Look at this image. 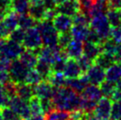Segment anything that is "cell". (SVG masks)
<instances>
[{
	"label": "cell",
	"mask_w": 121,
	"mask_h": 120,
	"mask_svg": "<svg viewBox=\"0 0 121 120\" xmlns=\"http://www.w3.org/2000/svg\"><path fill=\"white\" fill-rule=\"evenodd\" d=\"M12 11V0H0V14L5 15Z\"/></svg>",
	"instance_id": "cell-41"
},
{
	"label": "cell",
	"mask_w": 121,
	"mask_h": 120,
	"mask_svg": "<svg viewBox=\"0 0 121 120\" xmlns=\"http://www.w3.org/2000/svg\"><path fill=\"white\" fill-rule=\"evenodd\" d=\"M11 97L3 88V86L0 87V108L4 106H8Z\"/></svg>",
	"instance_id": "cell-43"
},
{
	"label": "cell",
	"mask_w": 121,
	"mask_h": 120,
	"mask_svg": "<svg viewBox=\"0 0 121 120\" xmlns=\"http://www.w3.org/2000/svg\"><path fill=\"white\" fill-rule=\"evenodd\" d=\"M47 8L45 7L43 2H38V3L31 4L30 9L28 14L30 15L35 21L39 22L45 19V14L47 12Z\"/></svg>",
	"instance_id": "cell-20"
},
{
	"label": "cell",
	"mask_w": 121,
	"mask_h": 120,
	"mask_svg": "<svg viewBox=\"0 0 121 120\" xmlns=\"http://www.w3.org/2000/svg\"><path fill=\"white\" fill-rule=\"evenodd\" d=\"M69 120H73V119H69Z\"/></svg>",
	"instance_id": "cell-56"
},
{
	"label": "cell",
	"mask_w": 121,
	"mask_h": 120,
	"mask_svg": "<svg viewBox=\"0 0 121 120\" xmlns=\"http://www.w3.org/2000/svg\"><path fill=\"white\" fill-rule=\"evenodd\" d=\"M106 80L113 83H117L121 80V64L116 62L106 69L105 72Z\"/></svg>",
	"instance_id": "cell-22"
},
{
	"label": "cell",
	"mask_w": 121,
	"mask_h": 120,
	"mask_svg": "<svg viewBox=\"0 0 121 120\" xmlns=\"http://www.w3.org/2000/svg\"><path fill=\"white\" fill-rule=\"evenodd\" d=\"M8 106L10 107L12 110H13L17 114H19L23 119H27L30 117H32L28 102L21 99L18 95L11 97Z\"/></svg>",
	"instance_id": "cell-7"
},
{
	"label": "cell",
	"mask_w": 121,
	"mask_h": 120,
	"mask_svg": "<svg viewBox=\"0 0 121 120\" xmlns=\"http://www.w3.org/2000/svg\"><path fill=\"white\" fill-rule=\"evenodd\" d=\"M77 60H78V63H79V64H80V66H81V70H82L83 73H86V72L92 66V64H94V61L91 60L90 58H88L87 56H85L84 54Z\"/></svg>",
	"instance_id": "cell-37"
},
{
	"label": "cell",
	"mask_w": 121,
	"mask_h": 120,
	"mask_svg": "<svg viewBox=\"0 0 121 120\" xmlns=\"http://www.w3.org/2000/svg\"><path fill=\"white\" fill-rule=\"evenodd\" d=\"M51 100L55 109L73 111L80 109L81 96L69 87H56Z\"/></svg>",
	"instance_id": "cell-1"
},
{
	"label": "cell",
	"mask_w": 121,
	"mask_h": 120,
	"mask_svg": "<svg viewBox=\"0 0 121 120\" xmlns=\"http://www.w3.org/2000/svg\"><path fill=\"white\" fill-rule=\"evenodd\" d=\"M45 120H69L71 118L70 111L58 109H52L44 115Z\"/></svg>",
	"instance_id": "cell-26"
},
{
	"label": "cell",
	"mask_w": 121,
	"mask_h": 120,
	"mask_svg": "<svg viewBox=\"0 0 121 120\" xmlns=\"http://www.w3.org/2000/svg\"><path fill=\"white\" fill-rule=\"evenodd\" d=\"M29 69L20 59H14L11 62L10 68L8 70L10 80L14 83H25Z\"/></svg>",
	"instance_id": "cell-4"
},
{
	"label": "cell",
	"mask_w": 121,
	"mask_h": 120,
	"mask_svg": "<svg viewBox=\"0 0 121 120\" xmlns=\"http://www.w3.org/2000/svg\"><path fill=\"white\" fill-rule=\"evenodd\" d=\"M56 10L58 13H63L70 17H73L80 12V5L78 0H66L57 4Z\"/></svg>",
	"instance_id": "cell-12"
},
{
	"label": "cell",
	"mask_w": 121,
	"mask_h": 120,
	"mask_svg": "<svg viewBox=\"0 0 121 120\" xmlns=\"http://www.w3.org/2000/svg\"><path fill=\"white\" fill-rule=\"evenodd\" d=\"M30 5V0H12V10L19 15L28 14Z\"/></svg>",
	"instance_id": "cell-23"
},
{
	"label": "cell",
	"mask_w": 121,
	"mask_h": 120,
	"mask_svg": "<svg viewBox=\"0 0 121 120\" xmlns=\"http://www.w3.org/2000/svg\"><path fill=\"white\" fill-rule=\"evenodd\" d=\"M108 20L111 23V27H118L121 26V13L120 10L110 9L107 11Z\"/></svg>",
	"instance_id": "cell-31"
},
{
	"label": "cell",
	"mask_w": 121,
	"mask_h": 120,
	"mask_svg": "<svg viewBox=\"0 0 121 120\" xmlns=\"http://www.w3.org/2000/svg\"><path fill=\"white\" fill-rule=\"evenodd\" d=\"M0 120H3V117H2V113H1V108H0Z\"/></svg>",
	"instance_id": "cell-52"
},
{
	"label": "cell",
	"mask_w": 121,
	"mask_h": 120,
	"mask_svg": "<svg viewBox=\"0 0 121 120\" xmlns=\"http://www.w3.org/2000/svg\"><path fill=\"white\" fill-rule=\"evenodd\" d=\"M10 80V75L8 71H1L0 70V84L4 85V83H6L7 81H9Z\"/></svg>",
	"instance_id": "cell-46"
},
{
	"label": "cell",
	"mask_w": 121,
	"mask_h": 120,
	"mask_svg": "<svg viewBox=\"0 0 121 120\" xmlns=\"http://www.w3.org/2000/svg\"><path fill=\"white\" fill-rule=\"evenodd\" d=\"M19 59L28 68V69H33L35 67L37 62H38V55H37L34 50H24L22 54L20 56Z\"/></svg>",
	"instance_id": "cell-21"
},
{
	"label": "cell",
	"mask_w": 121,
	"mask_h": 120,
	"mask_svg": "<svg viewBox=\"0 0 121 120\" xmlns=\"http://www.w3.org/2000/svg\"><path fill=\"white\" fill-rule=\"evenodd\" d=\"M43 80V79L39 74V73L35 68H33V69H29V71H28V73H27L26 80H25V83L31 85V86H35V85L40 83Z\"/></svg>",
	"instance_id": "cell-32"
},
{
	"label": "cell",
	"mask_w": 121,
	"mask_h": 120,
	"mask_svg": "<svg viewBox=\"0 0 121 120\" xmlns=\"http://www.w3.org/2000/svg\"><path fill=\"white\" fill-rule=\"evenodd\" d=\"M37 28L40 31L43 46L54 47L58 45L59 32L56 29L51 20H43L39 21L37 24Z\"/></svg>",
	"instance_id": "cell-3"
},
{
	"label": "cell",
	"mask_w": 121,
	"mask_h": 120,
	"mask_svg": "<svg viewBox=\"0 0 121 120\" xmlns=\"http://www.w3.org/2000/svg\"><path fill=\"white\" fill-rule=\"evenodd\" d=\"M101 1H104V2H107L108 0H101Z\"/></svg>",
	"instance_id": "cell-53"
},
{
	"label": "cell",
	"mask_w": 121,
	"mask_h": 120,
	"mask_svg": "<svg viewBox=\"0 0 121 120\" xmlns=\"http://www.w3.org/2000/svg\"><path fill=\"white\" fill-rule=\"evenodd\" d=\"M103 52V43L86 41L83 47V54L88 58L95 61V59Z\"/></svg>",
	"instance_id": "cell-15"
},
{
	"label": "cell",
	"mask_w": 121,
	"mask_h": 120,
	"mask_svg": "<svg viewBox=\"0 0 121 120\" xmlns=\"http://www.w3.org/2000/svg\"><path fill=\"white\" fill-rule=\"evenodd\" d=\"M118 120H121V118H119V119H118Z\"/></svg>",
	"instance_id": "cell-55"
},
{
	"label": "cell",
	"mask_w": 121,
	"mask_h": 120,
	"mask_svg": "<svg viewBox=\"0 0 121 120\" xmlns=\"http://www.w3.org/2000/svg\"><path fill=\"white\" fill-rule=\"evenodd\" d=\"M2 86H3V88L5 90V92L8 94V95L10 97L17 95L16 94V92H17V84L14 83L13 81L9 80V81H7L6 83H4Z\"/></svg>",
	"instance_id": "cell-40"
},
{
	"label": "cell",
	"mask_w": 121,
	"mask_h": 120,
	"mask_svg": "<svg viewBox=\"0 0 121 120\" xmlns=\"http://www.w3.org/2000/svg\"><path fill=\"white\" fill-rule=\"evenodd\" d=\"M107 4L109 9H116V10L121 9V0H108Z\"/></svg>",
	"instance_id": "cell-45"
},
{
	"label": "cell",
	"mask_w": 121,
	"mask_h": 120,
	"mask_svg": "<svg viewBox=\"0 0 121 120\" xmlns=\"http://www.w3.org/2000/svg\"><path fill=\"white\" fill-rule=\"evenodd\" d=\"M111 98L113 102H121V80L116 83L114 92Z\"/></svg>",
	"instance_id": "cell-44"
},
{
	"label": "cell",
	"mask_w": 121,
	"mask_h": 120,
	"mask_svg": "<svg viewBox=\"0 0 121 120\" xmlns=\"http://www.w3.org/2000/svg\"><path fill=\"white\" fill-rule=\"evenodd\" d=\"M112 103L111 97L104 96L98 101L94 110V116L97 120H111Z\"/></svg>",
	"instance_id": "cell-6"
},
{
	"label": "cell",
	"mask_w": 121,
	"mask_h": 120,
	"mask_svg": "<svg viewBox=\"0 0 121 120\" xmlns=\"http://www.w3.org/2000/svg\"><path fill=\"white\" fill-rule=\"evenodd\" d=\"M2 87V85H1V84H0V87Z\"/></svg>",
	"instance_id": "cell-54"
},
{
	"label": "cell",
	"mask_w": 121,
	"mask_h": 120,
	"mask_svg": "<svg viewBox=\"0 0 121 120\" xmlns=\"http://www.w3.org/2000/svg\"><path fill=\"white\" fill-rule=\"evenodd\" d=\"M85 120H97V118L95 117V116H93V115H91L90 114V115H89Z\"/></svg>",
	"instance_id": "cell-49"
},
{
	"label": "cell",
	"mask_w": 121,
	"mask_h": 120,
	"mask_svg": "<svg viewBox=\"0 0 121 120\" xmlns=\"http://www.w3.org/2000/svg\"><path fill=\"white\" fill-rule=\"evenodd\" d=\"M97 1L98 0H78L80 11L88 15V13L92 10V8L95 6Z\"/></svg>",
	"instance_id": "cell-35"
},
{
	"label": "cell",
	"mask_w": 121,
	"mask_h": 120,
	"mask_svg": "<svg viewBox=\"0 0 121 120\" xmlns=\"http://www.w3.org/2000/svg\"><path fill=\"white\" fill-rule=\"evenodd\" d=\"M24 46L20 43H18L13 40H8L6 42L4 50V55L6 56L9 59L14 60L20 57V56L24 51Z\"/></svg>",
	"instance_id": "cell-13"
},
{
	"label": "cell",
	"mask_w": 121,
	"mask_h": 120,
	"mask_svg": "<svg viewBox=\"0 0 121 120\" xmlns=\"http://www.w3.org/2000/svg\"><path fill=\"white\" fill-rule=\"evenodd\" d=\"M1 113L3 120H23L19 114H17L9 106L1 107Z\"/></svg>",
	"instance_id": "cell-33"
},
{
	"label": "cell",
	"mask_w": 121,
	"mask_h": 120,
	"mask_svg": "<svg viewBox=\"0 0 121 120\" xmlns=\"http://www.w3.org/2000/svg\"><path fill=\"white\" fill-rule=\"evenodd\" d=\"M83 42H81L79 40H75L73 38L69 44L65 47V51L68 57L74 58V59H79L80 57L83 55Z\"/></svg>",
	"instance_id": "cell-16"
},
{
	"label": "cell",
	"mask_w": 121,
	"mask_h": 120,
	"mask_svg": "<svg viewBox=\"0 0 121 120\" xmlns=\"http://www.w3.org/2000/svg\"><path fill=\"white\" fill-rule=\"evenodd\" d=\"M117 61L115 60V58L112 56H111L110 54L105 53V52H102L99 56H98L95 59L94 63L98 64L99 66L103 67L104 69H107L111 66V64H113L116 63Z\"/></svg>",
	"instance_id": "cell-27"
},
{
	"label": "cell",
	"mask_w": 121,
	"mask_h": 120,
	"mask_svg": "<svg viewBox=\"0 0 121 120\" xmlns=\"http://www.w3.org/2000/svg\"><path fill=\"white\" fill-rule=\"evenodd\" d=\"M81 95L82 98L88 99V100L94 101V102L97 103L103 97V93L100 88V86H96V85L89 83L81 93Z\"/></svg>",
	"instance_id": "cell-17"
},
{
	"label": "cell",
	"mask_w": 121,
	"mask_h": 120,
	"mask_svg": "<svg viewBox=\"0 0 121 120\" xmlns=\"http://www.w3.org/2000/svg\"><path fill=\"white\" fill-rule=\"evenodd\" d=\"M85 73L87 74L89 83L96 85V86H100L106 80L105 69L95 63Z\"/></svg>",
	"instance_id": "cell-8"
},
{
	"label": "cell",
	"mask_w": 121,
	"mask_h": 120,
	"mask_svg": "<svg viewBox=\"0 0 121 120\" xmlns=\"http://www.w3.org/2000/svg\"><path fill=\"white\" fill-rule=\"evenodd\" d=\"M103 51L112 56L117 62L121 61V43H117L110 38L103 43Z\"/></svg>",
	"instance_id": "cell-14"
},
{
	"label": "cell",
	"mask_w": 121,
	"mask_h": 120,
	"mask_svg": "<svg viewBox=\"0 0 121 120\" xmlns=\"http://www.w3.org/2000/svg\"><path fill=\"white\" fill-rule=\"evenodd\" d=\"M46 80L49 81L51 85H53L54 87H60L65 86L66 77L61 72H52V73L49 76V78Z\"/></svg>",
	"instance_id": "cell-29"
},
{
	"label": "cell",
	"mask_w": 121,
	"mask_h": 120,
	"mask_svg": "<svg viewBox=\"0 0 121 120\" xmlns=\"http://www.w3.org/2000/svg\"><path fill=\"white\" fill-rule=\"evenodd\" d=\"M4 17V15H3V14H0V22H1L2 20H3Z\"/></svg>",
	"instance_id": "cell-51"
},
{
	"label": "cell",
	"mask_w": 121,
	"mask_h": 120,
	"mask_svg": "<svg viewBox=\"0 0 121 120\" xmlns=\"http://www.w3.org/2000/svg\"><path fill=\"white\" fill-rule=\"evenodd\" d=\"M115 87H116V83H113L109 80H104V82L100 85V88L102 90V93L104 96L111 97L112 94L114 92Z\"/></svg>",
	"instance_id": "cell-34"
},
{
	"label": "cell",
	"mask_w": 121,
	"mask_h": 120,
	"mask_svg": "<svg viewBox=\"0 0 121 120\" xmlns=\"http://www.w3.org/2000/svg\"><path fill=\"white\" fill-rule=\"evenodd\" d=\"M33 87L35 95L38 96L41 99H52L56 88V87L51 85L47 80H43L37 85L33 86Z\"/></svg>",
	"instance_id": "cell-10"
},
{
	"label": "cell",
	"mask_w": 121,
	"mask_h": 120,
	"mask_svg": "<svg viewBox=\"0 0 121 120\" xmlns=\"http://www.w3.org/2000/svg\"><path fill=\"white\" fill-rule=\"evenodd\" d=\"M37 21L32 18L29 14H23L19 15V20H18V27L24 30H27L31 27H35V25Z\"/></svg>",
	"instance_id": "cell-30"
},
{
	"label": "cell",
	"mask_w": 121,
	"mask_h": 120,
	"mask_svg": "<svg viewBox=\"0 0 121 120\" xmlns=\"http://www.w3.org/2000/svg\"><path fill=\"white\" fill-rule=\"evenodd\" d=\"M31 4H34V3H38V2H42V0H30Z\"/></svg>",
	"instance_id": "cell-50"
},
{
	"label": "cell",
	"mask_w": 121,
	"mask_h": 120,
	"mask_svg": "<svg viewBox=\"0 0 121 120\" xmlns=\"http://www.w3.org/2000/svg\"><path fill=\"white\" fill-rule=\"evenodd\" d=\"M29 108L31 110L32 116H44V112L41 103V99L36 95L31 97V99L28 101Z\"/></svg>",
	"instance_id": "cell-28"
},
{
	"label": "cell",
	"mask_w": 121,
	"mask_h": 120,
	"mask_svg": "<svg viewBox=\"0 0 121 120\" xmlns=\"http://www.w3.org/2000/svg\"><path fill=\"white\" fill-rule=\"evenodd\" d=\"M90 27L87 25H74L71 29L70 33L72 36L75 40H79L81 42H86L88 40L90 34Z\"/></svg>",
	"instance_id": "cell-19"
},
{
	"label": "cell",
	"mask_w": 121,
	"mask_h": 120,
	"mask_svg": "<svg viewBox=\"0 0 121 120\" xmlns=\"http://www.w3.org/2000/svg\"><path fill=\"white\" fill-rule=\"evenodd\" d=\"M52 22L59 34L70 32L73 26V20L72 19V17L58 13L53 19Z\"/></svg>",
	"instance_id": "cell-9"
},
{
	"label": "cell",
	"mask_w": 121,
	"mask_h": 120,
	"mask_svg": "<svg viewBox=\"0 0 121 120\" xmlns=\"http://www.w3.org/2000/svg\"><path fill=\"white\" fill-rule=\"evenodd\" d=\"M23 46L25 49L31 50H37L43 47V40L39 29L37 27H33L26 30L24 38Z\"/></svg>",
	"instance_id": "cell-5"
},
{
	"label": "cell",
	"mask_w": 121,
	"mask_h": 120,
	"mask_svg": "<svg viewBox=\"0 0 121 120\" xmlns=\"http://www.w3.org/2000/svg\"><path fill=\"white\" fill-rule=\"evenodd\" d=\"M35 69L39 73L43 80H46L49 78V76L52 73V68H51V64L45 60L39 58L38 57V62L36 65L35 67Z\"/></svg>",
	"instance_id": "cell-25"
},
{
	"label": "cell",
	"mask_w": 121,
	"mask_h": 120,
	"mask_svg": "<svg viewBox=\"0 0 121 120\" xmlns=\"http://www.w3.org/2000/svg\"><path fill=\"white\" fill-rule=\"evenodd\" d=\"M25 120H45V117L44 116H32L29 118Z\"/></svg>",
	"instance_id": "cell-48"
},
{
	"label": "cell",
	"mask_w": 121,
	"mask_h": 120,
	"mask_svg": "<svg viewBox=\"0 0 121 120\" xmlns=\"http://www.w3.org/2000/svg\"><path fill=\"white\" fill-rule=\"evenodd\" d=\"M25 34H26V30L22 29L20 27H17L11 33L9 39L16 42L18 43H22L25 38Z\"/></svg>",
	"instance_id": "cell-36"
},
{
	"label": "cell",
	"mask_w": 121,
	"mask_h": 120,
	"mask_svg": "<svg viewBox=\"0 0 121 120\" xmlns=\"http://www.w3.org/2000/svg\"><path fill=\"white\" fill-rule=\"evenodd\" d=\"M110 38L117 43H121V26L111 27Z\"/></svg>",
	"instance_id": "cell-42"
},
{
	"label": "cell",
	"mask_w": 121,
	"mask_h": 120,
	"mask_svg": "<svg viewBox=\"0 0 121 120\" xmlns=\"http://www.w3.org/2000/svg\"><path fill=\"white\" fill-rule=\"evenodd\" d=\"M42 2L47 9H56L57 7L56 0H42Z\"/></svg>",
	"instance_id": "cell-47"
},
{
	"label": "cell",
	"mask_w": 121,
	"mask_h": 120,
	"mask_svg": "<svg viewBox=\"0 0 121 120\" xmlns=\"http://www.w3.org/2000/svg\"><path fill=\"white\" fill-rule=\"evenodd\" d=\"M89 84V80L87 79V76L86 73H83L81 76L74 79H66V87H71L72 89L76 91L77 93H81L85 87Z\"/></svg>",
	"instance_id": "cell-18"
},
{
	"label": "cell",
	"mask_w": 121,
	"mask_h": 120,
	"mask_svg": "<svg viewBox=\"0 0 121 120\" xmlns=\"http://www.w3.org/2000/svg\"><path fill=\"white\" fill-rule=\"evenodd\" d=\"M16 94L20 97L21 99L25 101H28L31 99V97L34 96V87L31 85L27 83H20L17 84V92Z\"/></svg>",
	"instance_id": "cell-24"
},
{
	"label": "cell",
	"mask_w": 121,
	"mask_h": 120,
	"mask_svg": "<svg viewBox=\"0 0 121 120\" xmlns=\"http://www.w3.org/2000/svg\"><path fill=\"white\" fill-rule=\"evenodd\" d=\"M73 40V36L71 34L70 32H67V33H61L59 34V38H58V45L65 50V47L67 46L69 43Z\"/></svg>",
	"instance_id": "cell-39"
},
{
	"label": "cell",
	"mask_w": 121,
	"mask_h": 120,
	"mask_svg": "<svg viewBox=\"0 0 121 120\" xmlns=\"http://www.w3.org/2000/svg\"><path fill=\"white\" fill-rule=\"evenodd\" d=\"M88 16L90 18L89 27L96 34L102 43L110 39L111 25L108 20L106 10L96 5L89 12Z\"/></svg>",
	"instance_id": "cell-2"
},
{
	"label": "cell",
	"mask_w": 121,
	"mask_h": 120,
	"mask_svg": "<svg viewBox=\"0 0 121 120\" xmlns=\"http://www.w3.org/2000/svg\"><path fill=\"white\" fill-rule=\"evenodd\" d=\"M121 118V102H113L111 107V120H118Z\"/></svg>",
	"instance_id": "cell-38"
},
{
	"label": "cell",
	"mask_w": 121,
	"mask_h": 120,
	"mask_svg": "<svg viewBox=\"0 0 121 120\" xmlns=\"http://www.w3.org/2000/svg\"><path fill=\"white\" fill-rule=\"evenodd\" d=\"M63 73L66 77V79H74V78L81 76L85 73L82 72L77 59L69 57L65 63V66L63 71Z\"/></svg>",
	"instance_id": "cell-11"
}]
</instances>
